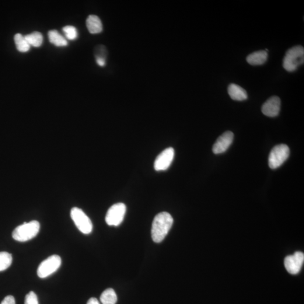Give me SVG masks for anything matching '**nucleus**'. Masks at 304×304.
I'll list each match as a JSON object with an SVG mask.
<instances>
[{
	"instance_id": "obj_4",
	"label": "nucleus",
	"mask_w": 304,
	"mask_h": 304,
	"mask_svg": "<svg viewBox=\"0 0 304 304\" xmlns=\"http://www.w3.org/2000/svg\"><path fill=\"white\" fill-rule=\"evenodd\" d=\"M289 156V149L287 145L279 144L272 149L269 156V166L272 169L280 167Z\"/></svg>"
},
{
	"instance_id": "obj_20",
	"label": "nucleus",
	"mask_w": 304,
	"mask_h": 304,
	"mask_svg": "<svg viewBox=\"0 0 304 304\" xmlns=\"http://www.w3.org/2000/svg\"><path fill=\"white\" fill-rule=\"evenodd\" d=\"M66 38L69 40H75L78 37V32L76 28L72 26H67L63 29Z\"/></svg>"
},
{
	"instance_id": "obj_10",
	"label": "nucleus",
	"mask_w": 304,
	"mask_h": 304,
	"mask_svg": "<svg viewBox=\"0 0 304 304\" xmlns=\"http://www.w3.org/2000/svg\"><path fill=\"white\" fill-rule=\"evenodd\" d=\"M281 110V99L276 96L268 99L261 108L262 112L268 117L277 116Z\"/></svg>"
},
{
	"instance_id": "obj_21",
	"label": "nucleus",
	"mask_w": 304,
	"mask_h": 304,
	"mask_svg": "<svg viewBox=\"0 0 304 304\" xmlns=\"http://www.w3.org/2000/svg\"><path fill=\"white\" fill-rule=\"evenodd\" d=\"M24 304H39L36 293L33 291L28 293L24 300Z\"/></svg>"
},
{
	"instance_id": "obj_3",
	"label": "nucleus",
	"mask_w": 304,
	"mask_h": 304,
	"mask_svg": "<svg viewBox=\"0 0 304 304\" xmlns=\"http://www.w3.org/2000/svg\"><path fill=\"white\" fill-rule=\"evenodd\" d=\"M304 62V48L298 45L289 48L285 54L283 67L286 71L292 72L303 64Z\"/></svg>"
},
{
	"instance_id": "obj_14",
	"label": "nucleus",
	"mask_w": 304,
	"mask_h": 304,
	"mask_svg": "<svg viewBox=\"0 0 304 304\" xmlns=\"http://www.w3.org/2000/svg\"><path fill=\"white\" fill-rule=\"evenodd\" d=\"M268 56V52L265 50L255 51L247 56L246 61L251 65H262L267 62Z\"/></svg>"
},
{
	"instance_id": "obj_5",
	"label": "nucleus",
	"mask_w": 304,
	"mask_h": 304,
	"mask_svg": "<svg viewBox=\"0 0 304 304\" xmlns=\"http://www.w3.org/2000/svg\"><path fill=\"white\" fill-rule=\"evenodd\" d=\"M71 216L77 228L80 232L85 235L92 232V222L81 209L78 208H72L71 211Z\"/></svg>"
},
{
	"instance_id": "obj_16",
	"label": "nucleus",
	"mask_w": 304,
	"mask_h": 304,
	"mask_svg": "<svg viewBox=\"0 0 304 304\" xmlns=\"http://www.w3.org/2000/svg\"><path fill=\"white\" fill-rule=\"evenodd\" d=\"M100 302L103 304H116L117 296L112 288H108L101 293Z\"/></svg>"
},
{
	"instance_id": "obj_15",
	"label": "nucleus",
	"mask_w": 304,
	"mask_h": 304,
	"mask_svg": "<svg viewBox=\"0 0 304 304\" xmlns=\"http://www.w3.org/2000/svg\"><path fill=\"white\" fill-rule=\"evenodd\" d=\"M50 43L56 47H64L67 46L68 42L66 38L59 33L57 30H51L48 32Z\"/></svg>"
},
{
	"instance_id": "obj_6",
	"label": "nucleus",
	"mask_w": 304,
	"mask_h": 304,
	"mask_svg": "<svg viewBox=\"0 0 304 304\" xmlns=\"http://www.w3.org/2000/svg\"><path fill=\"white\" fill-rule=\"evenodd\" d=\"M62 260L58 255H52L44 260L37 270V275L41 278H45L53 274L60 268Z\"/></svg>"
},
{
	"instance_id": "obj_12",
	"label": "nucleus",
	"mask_w": 304,
	"mask_h": 304,
	"mask_svg": "<svg viewBox=\"0 0 304 304\" xmlns=\"http://www.w3.org/2000/svg\"><path fill=\"white\" fill-rule=\"evenodd\" d=\"M86 27L92 34H98L102 32L103 24L99 17L95 15H90L86 19Z\"/></svg>"
},
{
	"instance_id": "obj_23",
	"label": "nucleus",
	"mask_w": 304,
	"mask_h": 304,
	"mask_svg": "<svg viewBox=\"0 0 304 304\" xmlns=\"http://www.w3.org/2000/svg\"><path fill=\"white\" fill-rule=\"evenodd\" d=\"M96 62L97 65H99L100 67H104L106 64V58L96 57Z\"/></svg>"
},
{
	"instance_id": "obj_2",
	"label": "nucleus",
	"mask_w": 304,
	"mask_h": 304,
	"mask_svg": "<svg viewBox=\"0 0 304 304\" xmlns=\"http://www.w3.org/2000/svg\"><path fill=\"white\" fill-rule=\"evenodd\" d=\"M40 228V223L36 220L24 223L23 224L16 227L13 232L12 236L14 239L18 242H27L38 235Z\"/></svg>"
},
{
	"instance_id": "obj_19",
	"label": "nucleus",
	"mask_w": 304,
	"mask_h": 304,
	"mask_svg": "<svg viewBox=\"0 0 304 304\" xmlns=\"http://www.w3.org/2000/svg\"><path fill=\"white\" fill-rule=\"evenodd\" d=\"M12 255L7 252H0V272L8 269L12 263Z\"/></svg>"
},
{
	"instance_id": "obj_11",
	"label": "nucleus",
	"mask_w": 304,
	"mask_h": 304,
	"mask_svg": "<svg viewBox=\"0 0 304 304\" xmlns=\"http://www.w3.org/2000/svg\"><path fill=\"white\" fill-rule=\"evenodd\" d=\"M234 134L231 131H226L219 136L213 146L212 151L216 155L226 151L233 141Z\"/></svg>"
},
{
	"instance_id": "obj_8",
	"label": "nucleus",
	"mask_w": 304,
	"mask_h": 304,
	"mask_svg": "<svg viewBox=\"0 0 304 304\" xmlns=\"http://www.w3.org/2000/svg\"><path fill=\"white\" fill-rule=\"evenodd\" d=\"M304 262V254L298 251L285 258V266L290 274H297L301 271Z\"/></svg>"
},
{
	"instance_id": "obj_1",
	"label": "nucleus",
	"mask_w": 304,
	"mask_h": 304,
	"mask_svg": "<svg viewBox=\"0 0 304 304\" xmlns=\"http://www.w3.org/2000/svg\"><path fill=\"white\" fill-rule=\"evenodd\" d=\"M174 220L167 212L157 214L153 220L152 226V238L154 242L160 243L165 239L173 224Z\"/></svg>"
},
{
	"instance_id": "obj_17",
	"label": "nucleus",
	"mask_w": 304,
	"mask_h": 304,
	"mask_svg": "<svg viewBox=\"0 0 304 304\" xmlns=\"http://www.w3.org/2000/svg\"><path fill=\"white\" fill-rule=\"evenodd\" d=\"M14 40H15L16 49L19 52H27L30 50V44L22 34H16Z\"/></svg>"
},
{
	"instance_id": "obj_7",
	"label": "nucleus",
	"mask_w": 304,
	"mask_h": 304,
	"mask_svg": "<svg viewBox=\"0 0 304 304\" xmlns=\"http://www.w3.org/2000/svg\"><path fill=\"white\" fill-rule=\"evenodd\" d=\"M127 207L123 203H117L112 206L108 209L106 216V222L108 225L118 226L125 218Z\"/></svg>"
},
{
	"instance_id": "obj_9",
	"label": "nucleus",
	"mask_w": 304,
	"mask_h": 304,
	"mask_svg": "<svg viewBox=\"0 0 304 304\" xmlns=\"http://www.w3.org/2000/svg\"><path fill=\"white\" fill-rule=\"evenodd\" d=\"M175 151L170 147L164 150L157 157L154 168L157 171H165L169 168L174 158Z\"/></svg>"
},
{
	"instance_id": "obj_22",
	"label": "nucleus",
	"mask_w": 304,
	"mask_h": 304,
	"mask_svg": "<svg viewBox=\"0 0 304 304\" xmlns=\"http://www.w3.org/2000/svg\"><path fill=\"white\" fill-rule=\"evenodd\" d=\"M1 304H16V300L13 296H8L3 300Z\"/></svg>"
},
{
	"instance_id": "obj_24",
	"label": "nucleus",
	"mask_w": 304,
	"mask_h": 304,
	"mask_svg": "<svg viewBox=\"0 0 304 304\" xmlns=\"http://www.w3.org/2000/svg\"><path fill=\"white\" fill-rule=\"evenodd\" d=\"M87 304H100L97 300L95 298H92L89 300V301L87 302Z\"/></svg>"
},
{
	"instance_id": "obj_13",
	"label": "nucleus",
	"mask_w": 304,
	"mask_h": 304,
	"mask_svg": "<svg viewBox=\"0 0 304 304\" xmlns=\"http://www.w3.org/2000/svg\"><path fill=\"white\" fill-rule=\"evenodd\" d=\"M228 92L230 97L234 100L243 101L248 98L246 91L235 83L229 85Z\"/></svg>"
},
{
	"instance_id": "obj_18",
	"label": "nucleus",
	"mask_w": 304,
	"mask_h": 304,
	"mask_svg": "<svg viewBox=\"0 0 304 304\" xmlns=\"http://www.w3.org/2000/svg\"><path fill=\"white\" fill-rule=\"evenodd\" d=\"M25 37L28 43L30 46L35 48H39L43 43V34L39 32H33L29 34L26 35Z\"/></svg>"
}]
</instances>
